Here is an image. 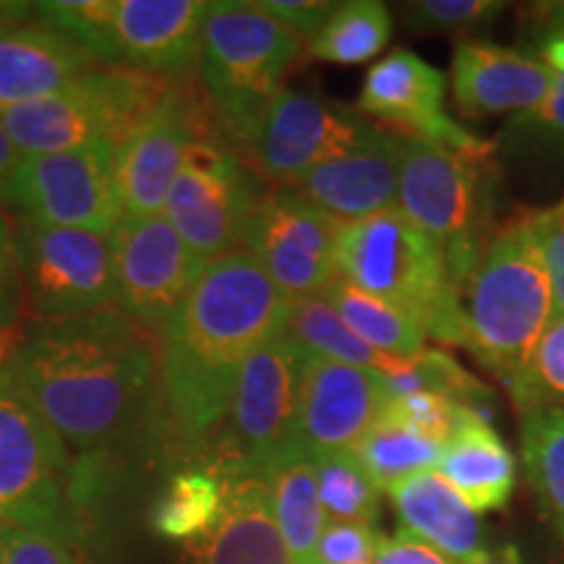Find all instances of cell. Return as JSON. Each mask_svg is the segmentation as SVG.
<instances>
[{"label":"cell","mask_w":564,"mask_h":564,"mask_svg":"<svg viewBox=\"0 0 564 564\" xmlns=\"http://www.w3.org/2000/svg\"><path fill=\"white\" fill-rule=\"evenodd\" d=\"M288 306L249 251L204 267L158 333L152 434L165 460H207L246 358L282 333Z\"/></svg>","instance_id":"obj_1"},{"label":"cell","mask_w":564,"mask_h":564,"mask_svg":"<svg viewBox=\"0 0 564 564\" xmlns=\"http://www.w3.org/2000/svg\"><path fill=\"white\" fill-rule=\"evenodd\" d=\"M9 369L55 434L79 455L152 442L158 333L118 308L37 319Z\"/></svg>","instance_id":"obj_2"},{"label":"cell","mask_w":564,"mask_h":564,"mask_svg":"<svg viewBox=\"0 0 564 564\" xmlns=\"http://www.w3.org/2000/svg\"><path fill=\"white\" fill-rule=\"evenodd\" d=\"M460 314L463 345L510 390L554 319L535 212H523L486 241L460 291Z\"/></svg>","instance_id":"obj_3"},{"label":"cell","mask_w":564,"mask_h":564,"mask_svg":"<svg viewBox=\"0 0 564 564\" xmlns=\"http://www.w3.org/2000/svg\"><path fill=\"white\" fill-rule=\"evenodd\" d=\"M303 40L253 3L215 0L202 26L199 76L217 137L241 158L282 91Z\"/></svg>","instance_id":"obj_4"},{"label":"cell","mask_w":564,"mask_h":564,"mask_svg":"<svg viewBox=\"0 0 564 564\" xmlns=\"http://www.w3.org/2000/svg\"><path fill=\"white\" fill-rule=\"evenodd\" d=\"M337 278L392 303L440 343L463 345L460 291L444 253L398 207L343 223Z\"/></svg>","instance_id":"obj_5"},{"label":"cell","mask_w":564,"mask_h":564,"mask_svg":"<svg viewBox=\"0 0 564 564\" xmlns=\"http://www.w3.org/2000/svg\"><path fill=\"white\" fill-rule=\"evenodd\" d=\"M0 520L74 549L87 533L74 457L9 366L0 371Z\"/></svg>","instance_id":"obj_6"},{"label":"cell","mask_w":564,"mask_h":564,"mask_svg":"<svg viewBox=\"0 0 564 564\" xmlns=\"http://www.w3.org/2000/svg\"><path fill=\"white\" fill-rule=\"evenodd\" d=\"M173 84L126 66H97L42 100L3 110L0 123L19 154L118 147Z\"/></svg>","instance_id":"obj_7"},{"label":"cell","mask_w":564,"mask_h":564,"mask_svg":"<svg viewBox=\"0 0 564 564\" xmlns=\"http://www.w3.org/2000/svg\"><path fill=\"white\" fill-rule=\"evenodd\" d=\"M301 366L303 350L285 333L259 345L238 373L230 411L204 463L223 476H259L293 447Z\"/></svg>","instance_id":"obj_8"},{"label":"cell","mask_w":564,"mask_h":564,"mask_svg":"<svg viewBox=\"0 0 564 564\" xmlns=\"http://www.w3.org/2000/svg\"><path fill=\"white\" fill-rule=\"evenodd\" d=\"M481 158L405 137L398 209L444 253L457 291L481 259Z\"/></svg>","instance_id":"obj_9"},{"label":"cell","mask_w":564,"mask_h":564,"mask_svg":"<svg viewBox=\"0 0 564 564\" xmlns=\"http://www.w3.org/2000/svg\"><path fill=\"white\" fill-rule=\"evenodd\" d=\"M0 204L17 220L89 230L108 238L123 217L116 186V144L21 154L0 188Z\"/></svg>","instance_id":"obj_10"},{"label":"cell","mask_w":564,"mask_h":564,"mask_svg":"<svg viewBox=\"0 0 564 564\" xmlns=\"http://www.w3.org/2000/svg\"><path fill=\"white\" fill-rule=\"evenodd\" d=\"M267 188L246 162L207 129L188 147L162 215L202 264L241 249L251 209Z\"/></svg>","instance_id":"obj_11"},{"label":"cell","mask_w":564,"mask_h":564,"mask_svg":"<svg viewBox=\"0 0 564 564\" xmlns=\"http://www.w3.org/2000/svg\"><path fill=\"white\" fill-rule=\"evenodd\" d=\"M343 223L295 188H270L251 209L241 249L257 259L288 303L322 295L337 280Z\"/></svg>","instance_id":"obj_12"},{"label":"cell","mask_w":564,"mask_h":564,"mask_svg":"<svg viewBox=\"0 0 564 564\" xmlns=\"http://www.w3.org/2000/svg\"><path fill=\"white\" fill-rule=\"evenodd\" d=\"M13 230L24 299L40 319L116 308L108 238L34 220H19Z\"/></svg>","instance_id":"obj_13"},{"label":"cell","mask_w":564,"mask_h":564,"mask_svg":"<svg viewBox=\"0 0 564 564\" xmlns=\"http://www.w3.org/2000/svg\"><path fill=\"white\" fill-rule=\"evenodd\" d=\"M373 123L348 105L299 89H282L241 160L259 181L293 188L303 175L350 152L369 137Z\"/></svg>","instance_id":"obj_14"},{"label":"cell","mask_w":564,"mask_h":564,"mask_svg":"<svg viewBox=\"0 0 564 564\" xmlns=\"http://www.w3.org/2000/svg\"><path fill=\"white\" fill-rule=\"evenodd\" d=\"M207 129L215 126L204 91L194 82L173 84L116 147V186L123 217L162 215L188 147Z\"/></svg>","instance_id":"obj_15"},{"label":"cell","mask_w":564,"mask_h":564,"mask_svg":"<svg viewBox=\"0 0 564 564\" xmlns=\"http://www.w3.org/2000/svg\"><path fill=\"white\" fill-rule=\"evenodd\" d=\"M116 308L160 333L204 267L165 215L121 217L108 236Z\"/></svg>","instance_id":"obj_16"},{"label":"cell","mask_w":564,"mask_h":564,"mask_svg":"<svg viewBox=\"0 0 564 564\" xmlns=\"http://www.w3.org/2000/svg\"><path fill=\"white\" fill-rule=\"evenodd\" d=\"M447 79L440 68L411 51H394L377 61L366 74L358 110L390 123L403 137L432 141L447 150L486 158L489 141L465 131L444 112Z\"/></svg>","instance_id":"obj_17"},{"label":"cell","mask_w":564,"mask_h":564,"mask_svg":"<svg viewBox=\"0 0 564 564\" xmlns=\"http://www.w3.org/2000/svg\"><path fill=\"white\" fill-rule=\"evenodd\" d=\"M390 400L377 371L303 352L295 440L314 457L350 453Z\"/></svg>","instance_id":"obj_18"},{"label":"cell","mask_w":564,"mask_h":564,"mask_svg":"<svg viewBox=\"0 0 564 564\" xmlns=\"http://www.w3.org/2000/svg\"><path fill=\"white\" fill-rule=\"evenodd\" d=\"M207 11L204 0H116L118 66L178 84L194 82Z\"/></svg>","instance_id":"obj_19"},{"label":"cell","mask_w":564,"mask_h":564,"mask_svg":"<svg viewBox=\"0 0 564 564\" xmlns=\"http://www.w3.org/2000/svg\"><path fill=\"white\" fill-rule=\"evenodd\" d=\"M403 144V133L373 126L361 144L314 167L293 188L340 223L392 209L398 207Z\"/></svg>","instance_id":"obj_20"},{"label":"cell","mask_w":564,"mask_h":564,"mask_svg":"<svg viewBox=\"0 0 564 564\" xmlns=\"http://www.w3.org/2000/svg\"><path fill=\"white\" fill-rule=\"evenodd\" d=\"M554 76L539 55L463 42L453 55V95L465 116H505L533 112L546 102Z\"/></svg>","instance_id":"obj_21"},{"label":"cell","mask_w":564,"mask_h":564,"mask_svg":"<svg viewBox=\"0 0 564 564\" xmlns=\"http://www.w3.org/2000/svg\"><path fill=\"white\" fill-rule=\"evenodd\" d=\"M392 507L400 531L411 533L455 564H474L489 552L481 514L449 486L436 470H426L392 486Z\"/></svg>","instance_id":"obj_22"},{"label":"cell","mask_w":564,"mask_h":564,"mask_svg":"<svg viewBox=\"0 0 564 564\" xmlns=\"http://www.w3.org/2000/svg\"><path fill=\"white\" fill-rule=\"evenodd\" d=\"M97 66L82 47L34 21L0 24V112L42 100Z\"/></svg>","instance_id":"obj_23"},{"label":"cell","mask_w":564,"mask_h":564,"mask_svg":"<svg viewBox=\"0 0 564 564\" xmlns=\"http://www.w3.org/2000/svg\"><path fill=\"white\" fill-rule=\"evenodd\" d=\"M225 505L217 525L194 541L196 564H293L274 520L262 476H223Z\"/></svg>","instance_id":"obj_24"},{"label":"cell","mask_w":564,"mask_h":564,"mask_svg":"<svg viewBox=\"0 0 564 564\" xmlns=\"http://www.w3.org/2000/svg\"><path fill=\"white\" fill-rule=\"evenodd\" d=\"M436 474L460 494L474 512L505 510L512 499L518 465L491 421L465 405L455 434L442 447Z\"/></svg>","instance_id":"obj_25"},{"label":"cell","mask_w":564,"mask_h":564,"mask_svg":"<svg viewBox=\"0 0 564 564\" xmlns=\"http://www.w3.org/2000/svg\"><path fill=\"white\" fill-rule=\"evenodd\" d=\"M270 489L274 520L293 564L312 560L327 525L316 486V457L299 442L274 457L259 474Z\"/></svg>","instance_id":"obj_26"},{"label":"cell","mask_w":564,"mask_h":564,"mask_svg":"<svg viewBox=\"0 0 564 564\" xmlns=\"http://www.w3.org/2000/svg\"><path fill=\"white\" fill-rule=\"evenodd\" d=\"M225 505V478L207 463H186L173 470L154 499L150 525L160 539L199 541L217 525Z\"/></svg>","instance_id":"obj_27"},{"label":"cell","mask_w":564,"mask_h":564,"mask_svg":"<svg viewBox=\"0 0 564 564\" xmlns=\"http://www.w3.org/2000/svg\"><path fill=\"white\" fill-rule=\"evenodd\" d=\"M282 333L291 337L306 356H319L329 358V361L358 366V369L377 371L379 377H384L394 361H398V358L377 352L358 340L324 293L291 303Z\"/></svg>","instance_id":"obj_28"},{"label":"cell","mask_w":564,"mask_h":564,"mask_svg":"<svg viewBox=\"0 0 564 564\" xmlns=\"http://www.w3.org/2000/svg\"><path fill=\"white\" fill-rule=\"evenodd\" d=\"M324 295L348 324L350 333L377 352L392 358H415L426 350V329L405 312L394 308L392 303L373 299L340 278L324 291Z\"/></svg>","instance_id":"obj_29"},{"label":"cell","mask_w":564,"mask_h":564,"mask_svg":"<svg viewBox=\"0 0 564 564\" xmlns=\"http://www.w3.org/2000/svg\"><path fill=\"white\" fill-rule=\"evenodd\" d=\"M525 478L541 510L564 541V411L533 408L520 421Z\"/></svg>","instance_id":"obj_30"},{"label":"cell","mask_w":564,"mask_h":564,"mask_svg":"<svg viewBox=\"0 0 564 564\" xmlns=\"http://www.w3.org/2000/svg\"><path fill=\"white\" fill-rule=\"evenodd\" d=\"M352 453L361 460L371 481L379 486V491H390L392 486L408 478L436 470L442 444L432 442L384 411Z\"/></svg>","instance_id":"obj_31"},{"label":"cell","mask_w":564,"mask_h":564,"mask_svg":"<svg viewBox=\"0 0 564 564\" xmlns=\"http://www.w3.org/2000/svg\"><path fill=\"white\" fill-rule=\"evenodd\" d=\"M392 34L390 9L379 0H348L337 3L327 24L308 40V53L316 61L352 66L384 51Z\"/></svg>","instance_id":"obj_32"},{"label":"cell","mask_w":564,"mask_h":564,"mask_svg":"<svg viewBox=\"0 0 564 564\" xmlns=\"http://www.w3.org/2000/svg\"><path fill=\"white\" fill-rule=\"evenodd\" d=\"M316 486L327 520L373 525L382 510V491L366 474L356 453H329L316 457Z\"/></svg>","instance_id":"obj_33"},{"label":"cell","mask_w":564,"mask_h":564,"mask_svg":"<svg viewBox=\"0 0 564 564\" xmlns=\"http://www.w3.org/2000/svg\"><path fill=\"white\" fill-rule=\"evenodd\" d=\"M112 11L116 0H42L32 3V21L82 47L100 66H118Z\"/></svg>","instance_id":"obj_34"},{"label":"cell","mask_w":564,"mask_h":564,"mask_svg":"<svg viewBox=\"0 0 564 564\" xmlns=\"http://www.w3.org/2000/svg\"><path fill=\"white\" fill-rule=\"evenodd\" d=\"M382 379L392 400L429 390L447 394L457 403L468 405L470 398H481L484 394V384H478L463 366H457L455 358L429 348L415 358H398Z\"/></svg>","instance_id":"obj_35"},{"label":"cell","mask_w":564,"mask_h":564,"mask_svg":"<svg viewBox=\"0 0 564 564\" xmlns=\"http://www.w3.org/2000/svg\"><path fill=\"white\" fill-rule=\"evenodd\" d=\"M520 411L562 408L564 411V319H554L535 345L523 377L510 387Z\"/></svg>","instance_id":"obj_36"},{"label":"cell","mask_w":564,"mask_h":564,"mask_svg":"<svg viewBox=\"0 0 564 564\" xmlns=\"http://www.w3.org/2000/svg\"><path fill=\"white\" fill-rule=\"evenodd\" d=\"M507 9L499 0H419L405 6V24L415 34H455L489 26Z\"/></svg>","instance_id":"obj_37"},{"label":"cell","mask_w":564,"mask_h":564,"mask_svg":"<svg viewBox=\"0 0 564 564\" xmlns=\"http://www.w3.org/2000/svg\"><path fill=\"white\" fill-rule=\"evenodd\" d=\"M539 58L552 70L554 84L546 102L533 112L518 116L514 129L520 137L539 139L541 144H564V32H541Z\"/></svg>","instance_id":"obj_38"},{"label":"cell","mask_w":564,"mask_h":564,"mask_svg":"<svg viewBox=\"0 0 564 564\" xmlns=\"http://www.w3.org/2000/svg\"><path fill=\"white\" fill-rule=\"evenodd\" d=\"M463 408V403L447 398V394L423 390L390 400L384 411L444 447L449 436L455 434L457 423H460Z\"/></svg>","instance_id":"obj_39"},{"label":"cell","mask_w":564,"mask_h":564,"mask_svg":"<svg viewBox=\"0 0 564 564\" xmlns=\"http://www.w3.org/2000/svg\"><path fill=\"white\" fill-rule=\"evenodd\" d=\"M0 564H82L74 546L0 520Z\"/></svg>","instance_id":"obj_40"},{"label":"cell","mask_w":564,"mask_h":564,"mask_svg":"<svg viewBox=\"0 0 564 564\" xmlns=\"http://www.w3.org/2000/svg\"><path fill=\"white\" fill-rule=\"evenodd\" d=\"M379 533L366 523H337L327 520L314 556L324 564H373Z\"/></svg>","instance_id":"obj_41"},{"label":"cell","mask_w":564,"mask_h":564,"mask_svg":"<svg viewBox=\"0 0 564 564\" xmlns=\"http://www.w3.org/2000/svg\"><path fill=\"white\" fill-rule=\"evenodd\" d=\"M24 308V282L19 270L17 230L0 209V329L17 327Z\"/></svg>","instance_id":"obj_42"},{"label":"cell","mask_w":564,"mask_h":564,"mask_svg":"<svg viewBox=\"0 0 564 564\" xmlns=\"http://www.w3.org/2000/svg\"><path fill=\"white\" fill-rule=\"evenodd\" d=\"M535 225H539V241H541V251H544L549 285H552L554 319H564V207L562 204L560 207L535 212Z\"/></svg>","instance_id":"obj_43"},{"label":"cell","mask_w":564,"mask_h":564,"mask_svg":"<svg viewBox=\"0 0 564 564\" xmlns=\"http://www.w3.org/2000/svg\"><path fill=\"white\" fill-rule=\"evenodd\" d=\"M253 6L267 17L278 19L301 40H312L337 9V3L329 0H257Z\"/></svg>","instance_id":"obj_44"},{"label":"cell","mask_w":564,"mask_h":564,"mask_svg":"<svg viewBox=\"0 0 564 564\" xmlns=\"http://www.w3.org/2000/svg\"><path fill=\"white\" fill-rule=\"evenodd\" d=\"M373 564H455L411 533L398 531L394 535H379Z\"/></svg>","instance_id":"obj_45"},{"label":"cell","mask_w":564,"mask_h":564,"mask_svg":"<svg viewBox=\"0 0 564 564\" xmlns=\"http://www.w3.org/2000/svg\"><path fill=\"white\" fill-rule=\"evenodd\" d=\"M541 32H564V0L539 6Z\"/></svg>","instance_id":"obj_46"},{"label":"cell","mask_w":564,"mask_h":564,"mask_svg":"<svg viewBox=\"0 0 564 564\" xmlns=\"http://www.w3.org/2000/svg\"><path fill=\"white\" fill-rule=\"evenodd\" d=\"M19 158L21 154L17 152V147L11 144L3 123H0V188H3V183H6V178H9V173L13 171V165H17Z\"/></svg>","instance_id":"obj_47"},{"label":"cell","mask_w":564,"mask_h":564,"mask_svg":"<svg viewBox=\"0 0 564 564\" xmlns=\"http://www.w3.org/2000/svg\"><path fill=\"white\" fill-rule=\"evenodd\" d=\"M21 329L11 327V329H0V371L11 364L13 352H17L19 343H21Z\"/></svg>","instance_id":"obj_48"},{"label":"cell","mask_w":564,"mask_h":564,"mask_svg":"<svg viewBox=\"0 0 564 564\" xmlns=\"http://www.w3.org/2000/svg\"><path fill=\"white\" fill-rule=\"evenodd\" d=\"M474 564H523V556H520V552L512 544H507L494 549V552H486L481 560H476Z\"/></svg>","instance_id":"obj_49"},{"label":"cell","mask_w":564,"mask_h":564,"mask_svg":"<svg viewBox=\"0 0 564 564\" xmlns=\"http://www.w3.org/2000/svg\"><path fill=\"white\" fill-rule=\"evenodd\" d=\"M301 564H324V562H319V560H316V556H312V560H306V562H301Z\"/></svg>","instance_id":"obj_50"},{"label":"cell","mask_w":564,"mask_h":564,"mask_svg":"<svg viewBox=\"0 0 564 564\" xmlns=\"http://www.w3.org/2000/svg\"><path fill=\"white\" fill-rule=\"evenodd\" d=\"M562 207H564V202H562Z\"/></svg>","instance_id":"obj_51"}]
</instances>
